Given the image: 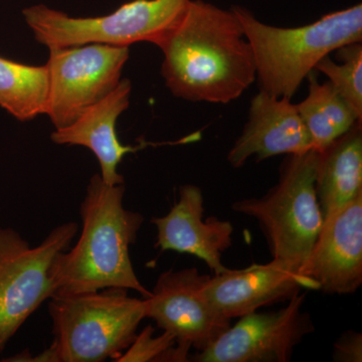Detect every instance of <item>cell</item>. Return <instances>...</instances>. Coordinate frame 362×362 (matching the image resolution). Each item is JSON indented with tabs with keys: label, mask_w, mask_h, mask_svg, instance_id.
<instances>
[{
	"label": "cell",
	"mask_w": 362,
	"mask_h": 362,
	"mask_svg": "<svg viewBox=\"0 0 362 362\" xmlns=\"http://www.w3.org/2000/svg\"><path fill=\"white\" fill-rule=\"evenodd\" d=\"M156 45L163 54L166 87L180 99L228 104L256 80L251 45L232 9L190 0Z\"/></svg>",
	"instance_id": "6da1fadb"
},
{
	"label": "cell",
	"mask_w": 362,
	"mask_h": 362,
	"mask_svg": "<svg viewBox=\"0 0 362 362\" xmlns=\"http://www.w3.org/2000/svg\"><path fill=\"white\" fill-rule=\"evenodd\" d=\"M124 194V183L107 185L99 173L90 178L81 204L82 233L75 247L64 252L57 264L56 295L123 288L151 296L130 258V247L144 218L125 209Z\"/></svg>",
	"instance_id": "7a4b0ae2"
},
{
	"label": "cell",
	"mask_w": 362,
	"mask_h": 362,
	"mask_svg": "<svg viewBox=\"0 0 362 362\" xmlns=\"http://www.w3.org/2000/svg\"><path fill=\"white\" fill-rule=\"evenodd\" d=\"M251 45L259 89L291 100L321 59L362 40V4L323 16L310 25H266L242 6L232 7Z\"/></svg>",
	"instance_id": "3957f363"
},
{
	"label": "cell",
	"mask_w": 362,
	"mask_h": 362,
	"mask_svg": "<svg viewBox=\"0 0 362 362\" xmlns=\"http://www.w3.org/2000/svg\"><path fill=\"white\" fill-rule=\"evenodd\" d=\"M317 151L288 154L276 185L261 197L233 202L235 213L258 221L272 259L299 273L323 226L315 192Z\"/></svg>",
	"instance_id": "277c9868"
},
{
	"label": "cell",
	"mask_w": 362,
	"mask_h": 362,
	"mask_svg": "<svg viewBox=\"0 0 362 362\" xmlns=\"http://www.w3.org/2000/svg\"><path fill=\"white\" fill-rule=\"evenodd\" d=\"M128 291L107 288L49 299L59 362L116 361L130 346L145 319V301Z\"/></svg>",
	"instance_id": "5b68a950"
},
{
	"label": "cell",
	"mask_w": 362,
	"mask_h": 362,
	"mask_svg": "<svg viewBox=\"0 0 362 362\" xmlns=\"http://www.w3.org/2000/svg\"><path fill=\"white\" fill-rule=\"evenodd\" d=\"M190 0H133L97 18H71L37 4L23 9L25 23L40 44L51 47L100 44L129 47L156 42L177 23Z\"/></svg>",
	"instance_id": "8992f818"
},
{
	"label": "cell",
	"mask_w": 362,
	"mask_h": 362,
	"mask_svg": "<svg viewBox=\"0 0 362 362\" xmlns=\"http://www.w3.org/2000/svg\"><path fill=\"white\" fill-rule=\"evenodd\" d=\"M78 230L75 221L62 223L33 247L13 228H0V352L28 317L56 295L57 264Z\"/></svg>",
	"instance_id": "52a82bcc"
},
{
	"label": "cell",
	"mask_w": 362,
	"mask_h": 362,
	"mask_svg": "<svg viewBox=\"0 0 362 362\" xmlns=\"http://www.w3.org/2000/svg\"><path fill=\"white\" fill-rule=\"evenodd\" d=\"M47 110L56 129L66 127L115 89L129 47L89 44L51 47Z\"/></svg>",
	"instance_id": "ba28073f"
},
{
	"label": "cell",
	"mask_w": 362,
	"mask_h": 362,
	"mask_svg": "<svg viewBox=\"0 0 362 362\" xmlns=\"http://www.w3.org/2000/svg\"><path fill=\"white\" fill-rule=\"evenodd\" d=\"M305 294L298 293L282 309L247 314L204 351L197 362H288L293 351L315 330L310 314L303 310Z\"/></svg>",
	"instance_id": "9c48e42d"
},
{
	"label": "cell",
	"mask_w": 362,
	"mask_h": 362,
	"mask_svg": "<svg viewBox=\"0 0 362 362\" xmlns=\"http://www.w3.org/2000/svg\"><path fill=\"white\" fill-rule=\"evenodd\" d=\"M209 276L197 268L163 272L151 296L144 298L145 318L175 337L183 349L204 351L230 327L204 293Z\"/></svg>",
	"instance_id": "30bf717a"
},
{
	"label": "cell",
	"mask_w": 362,
	"mask_h": 362,
	"mask_svg": "<svg viewBox=\"0 0 362 362\" xmlns=\"http://www.w3.org/2000/svg\"><path fill=\"white\" fill-rule=\"evenodd\" d=\"M299 274L326 294H354L362 284V194L323 221Z\"/></svg>",
	"instance_id": "8fae6325"
},
{
	"label": "cell",
	"mask_w": 362,
	"mask_h": 362,
	"mask_svg": "<svg viewBox=\"0 0 362 362\" xmlns=\"http://www.w3.org/2000/svg\"><path fill=\"white\" fill-rule=\"evenodd\" d=\"M204 195L197 185L180 188V199L168 214L153 218L156 247L192 255L202 259L213 275L226 270L223 254L233 245V226L216 216L204 220Z\"/></svg>",
	"instance_id": "7c38bea8"
},
{
	"label": "cell",
	"mask_w": 362,
	"mask_h": 362,
	"mask_svg": "<svg viewBox=\"0 0 362 362\" xmlns=\"http://www.w3.org/2000/svg\"><path fill=\"white\" fill-rule=\"evenodd\" d=\"M301 289L317 288L309 279L275 259L240 270L226 269L209 277L204 286L209 302L230 320L262 307L288 301Z\"/></svg>",
	"instance_id": "4fadbf2b"
},
{
	"label": "cell",
	"mask_w": 362,
	"mask_h": 362,
	"mask_svg": "<svg viewBox=\"0 0 362 362\" xmlns=\"http://www.w3.org/2000/svg\"><path fill=\"white\" fill-rule=\"evenodd\" d=\"M313 149L310 136L291 100L259 90L252 98L242 134L228 152V163L242 168L251 157L261 161Z\"/></svg>",
	"instance_id": "5bb4252c"
},
{
	"label": "cell",
	"mask_w": 362,
	"mask_h": 362,
	"mask_svg": "<svg viewBox=\"0 0 362 362\" xmlns=\"http://www.w3.org/2000/svg\"><path fill=\"white\" fill-rule=\"evenodd\" d=\"M131 90L130 81L123 78L101 101L87 109L70 125L54 130L51 135L56 144L78 145L90 150L99 161V175L107 185H123L118 165L126 154L139 149V146L123 145L116 132L119 116L129 107Z\"/></svg>",
	"instance_id": "9a60e30c"
},
{
	"label": "cell",
	"mask_w": 362,
	"mask_h": 362,
	"mask_svg": "<svg viewBox=\"0 0 362 362\" xmlns=\"http://www.w3.org/2000/svg\"><path fill=\"white\" fill-rule=\"evenodd\" d=\"M316 151L315 192L324 221L362 194L361 123Z\"/></svg>",
	"instance_id": "2e32d148"
},
{
	"label": "cell",
	"mask_w": 362,
	"mask_h": 362,
	"mask_svg": "<svg viewBox=\"0 0 362 362\" xmlns=\"http://www.w3.org/2000/svg\"><path fill=\"white\" fill-rule=\"evenodd\" d=\"M307 78L308 95L304 101L296 105V108L310 136L313 149L321 150L345 134L359 121L328 81L320 84L314 71Z\"/></svg>",
	"instance_id": "e0dca14e"
},
{
	"label": "cell",
	"mask_w": 362,
	"mask_h": 362,
	"mask_svg": "<svg viewBox=\"0 0 362 362\" xmlns=\"http://www.w3.org/2000/svg\"><path fill=\"white\" fill-rule=\"evenodd\" d=\"M49 70L0 57V107L26 122L45 114L49 99Z\"/></svg>",
	"instance_id": "ac0fdd59"
},
{
	"label": "cell",
	"mask_w": 362,
	"mask_h": 362,
	"mask_svg": "<svg viewBox=\"0 0 362 362\" xmlns=\"http://www.w3.org/2000/svg\"><path fill=\"white\" fill-rule=\"evenodd\" d=\"M335 52L339 63L327 56L317 64L315 71L328 78V82L356 114L357 120L362 122L361 42L343 45Z\"/></svg>",
	"instance_id": "d6986e66"
},
{
	"label": "cell",
	"mask_w": 362,
	"mask_h": 362,
	"mask_svg": "<svg viewBox=\"0 0 362 362\" xmlns=\"http://www.w3.org/2000/svg\"><path fill=\"white\" fill-rule=\"evenodd\" d=\"M154 328L151 325L136 335L135 339L117 362H156L188 361L189 349L176 344V340L170 333L163 331L159 337H154Z\"/></svg>",
	"instance_id": "ffe728a7"
},
{
	"label": "cell",
	"mask_w": 362,
	"mask_h": 362,
	"mask_svg": "<svg viewBox=\"0 0 362 362\" xmlns=\"http://www.w3.org/2000/svg\"><path fill=\"white\" fill-rule=\"evenodd\" d=\"M333 361L337 362L362 361V334L349 330L343 333L333 344Z\"/></svg>",
	"instance_id": "44dd1931"
}]
</instances>
